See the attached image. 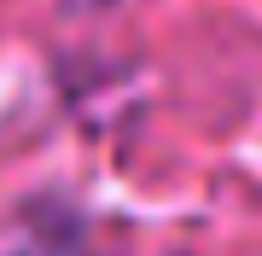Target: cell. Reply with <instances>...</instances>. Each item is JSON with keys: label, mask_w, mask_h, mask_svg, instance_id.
<instances>
[]
</instances>
